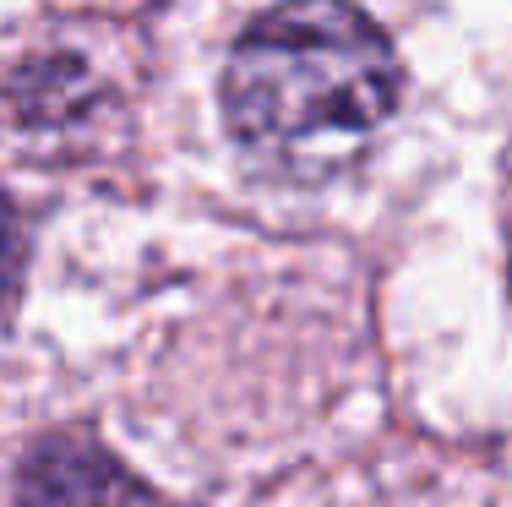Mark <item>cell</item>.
Listing matches in <instances>:
<instances>
[{"label":"cell","mask_w":512,"mask_h":507,"mask_svg":"<svg viewBox=\"0 0 512 507\" xmlns=\"http://www.w3.org/2000/svg\"><path fill=\"white\" fill-rule=\"evenodd\" d=\"M17 507H158V497L88 437H50L17 475Z\"/></svg>","instance_id":"7a4b0ae2"},{"label":"cell","mask_w":512,"mask_h":507,"mask_svg":"<svg viewBox=\"0 0 512 507\" xmlns=\"http://www.w3.org/2000/svg\"><path fill=\"white\" fill-rule=\"evenodd\" d=\"M17 273H22V229H17V213H11L6 191H0V306L17 289Z\"/></svg>","instance_id":"3957f363"},{"label":"cell","mask_w":512,"mask_h":507,"mask_svg":"<svg viewBox=\"0 0 512 507\" xmlns=\"http://www.w3.org/2000/svg\"><path fill=\"white\" fill-rule=\"evenodd\" d=\"M398 110V55L344 0H289L229 50L224 115L240 153L273 180L344 175Z\"/></svg>","instance_id":"6da1fadb"}]
</instances>
